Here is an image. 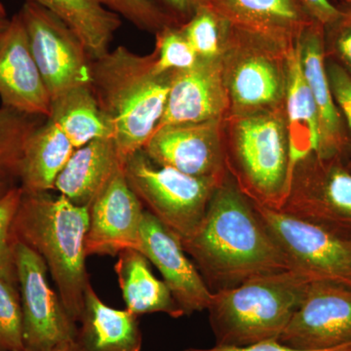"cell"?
Segmentation results:
<instances>
[{
  "label": "cell",
  "instance_id": "cell-20",
  "mask_svg": "<svg viewBox=\"0 0 351 351\" xmlns=\"http://www.w3.org/2000/svg\"><path fill=\"white\" fill-rule=\"evenodd\" d=\"M121 166L113 138H96L75 149L58 176L54 189L73 204L89 209Z\"/></svg>",
  "mask_w": 351,
  "mask_h": 351
},
{
  "label": "cell",
  "instance_id": "cell-37",
  "mask_svg": "<svg viewBox=\"0 0 351 351\" xmlns=\"http://www.w3.org/2000/svg\"><path fill=\"white\" fill-rule=\"evenodd\" d=\"M182 351H307L295 350L279 343L278 341H265L262 343H254V345L244 346H215L211 348H188ZM329 351H351V350H339Z\"/></svg>",
  "mask_w": 351,
  "mask_h": 351
},
{
  "label": "cell",
  "instance_id": "cell-6",
  "mask_svg": "<svg viewBox=\"0 0 351 351\" xmlns=\"http://www.w3.org/2000/svg\"><path fill=\"white\" fill-rule=\"evenodd\" d=\"M124 174L145 209L181 240L198 230L215 191L223 181L157 165L143 149L127 159Z\"/></svg>",
  "mask_w": 351,
  "mask_h": 351
},
{
  "label": "cell",
  "instance_id": "cell-40",
  "mask_svg": "<svg viewBox=\"0 0 351 351\" xmlns=\"http://www.w3.org/2000/svg\"><path fill=\"white\" fill-rule=\"evenodd\" d=\"M9 21H10V19H8L7 16L0 15V36H1L2 32L5 31L7 25L9 24Z\"/></svg>",
  "mask_w": 351,
  "mask_h": 351
},
{
  "label": "cell",
  "instance_id": "cell-8",
  "mask_svg": "<svg viewBox=\"0 0 351 351\" xmlns=\"http://www.w3.org/2000/svg\"><path fill=\"white\" fill-rule=\"evenodd\" d=\"M280 211L351 237V170L311 154L293 166Z\"/></svg>",
  "mask_w": 351,
  "mask_h": 351
},
{
  "label": "cell",
  "instance_id": "cell-11",
  "mask_svg": "<svg viewBox=\"0 0 351 351\" xmlns=\"http://www.w3.org/2000/svg\"><path fill=\"white\" fill-rule=\"evenodd\" d=\"M279 343L295 350H351V288L311 282Z\"/></svg>",
  "mask_w": 351,
  "mask_h": 351
},
{
  "label": "cell",
  "instance_id": "cell-7",
  "mask_svg": "<svg viewBox=\"0 0 351 351\" xmlns=\"http://www.w3.org/2000/svg\"><path fill=\"white\" fill-rule=\"evenodd\" d=\"M254 207L287 256L293 270L311 282L351 288L350 235L302 221L278 209L258 204Z\"/></svg>",
  "mask_w": 351,
  "mask_h": 351
},
{
  "label": "cell",
  "instance_id": "cell-29",
  "mask_svg": "<svg viewBox=\"0 0 351 351\" xmlns=\"http://www.w3.org/2000/svg\"><path fill=\"white\" fill-rule=\"evenodd\" d=\"M156 36L154 71L158 75L191 69L199 61L180 25H167Z\"/></svg>",
  "mask_w": 351,
  "mask_h": 351
},
{
  "label": "cell",
  "instance_id": "cell-15",
  "mask_svg": "<svg viewBox=\"0 0 351 351\" xmlns=\"http://www.w3.org/2000/svg\"><path fill=\"white\" fill-rule=\"evenodd\" d=\"M1 107L48 119L51 97L32 56L22 18L16 13L0 36Z\"/></svg>",
  "mask_w": 351,
  "mask_h": 351
},
{
  "label": "cell",
  "instance_id": "cell-35",
  "mask_svg": "<svg viewBox=\"0 0 351 351\" xmlns=\"http://www.w3.org/2000/svg\"><path fill=\"white\" fill-rule=\"evenodd\" d=\"M163 12L170 16L178 25L188 22L198 7L205 5L208 0H152Z\"/></svg>",
  "mask_w": 351,
  "mask_h": 351
},
{
  "label": "cell",
  "instance_id": "cell-32",
  "mask_svg": "<svg viewBox=\"0 0 351 351\" xmlns=\"http://www.w3.org/2000/svg\"><path fill=\"white\" fill-rule=\"evenodd\" d=\"M22 195L23 189L16 184L0 198V276L15 280L17 277L14 262L13 223Z\"/></svg>",
  "mask_w": 351,
  "mask_h": 351
},
{
  "label": "cell",
  "instance_id": "cell-41",
  "mask_svg": "<svg viewBox=\"0 0 351 351\" xmlns=\"http://www.w3.org/2000/svg\"><path fill=\"white\" fill-rule=\"evenodd\" d=\"M0 15L7 16L5 7H4L1 1H0Z\"/></svg>",
  "mask_w": 351,
  "mask_h": 351
},
{
  "label": "cell",
  "instance_id": "cell-14",
  "mask_svg": "<svg viewBox=\"0 0 351 351\" xmlns=\"http://www.w3.org/2000/svg\"><path fill=\"white\" fill-rule=\"evenodd\" d=\"M138 251L160 272L184 315L205 311L213 292L188 257L181 239L145 210Z\"/></svg>",
  "mask_w": 351,
  "mask_h": 351
},
{
  "label": "cell",
  "instance_id": "cell-21",
  "mask_svg": "<svg viewBox=\"0 0 351 351\" xmlns=\"http://www.w3.org/2000/svg\"><path fill=\"white\" fill-rule=\"evenodd\" d=\"M138 317L127 309L108 306L89 283L76 341L85 351H142Z\"/></svg>",
  "mask_w": 351,
  "mask_h": 351
},
{
  "label": "cell",
  "instance_id": "cell-9",
  "mask_svg": "<svg viewBox=\"0 0 351 351\" xmlns=\"http://www.w3.org/2000/svg\"><path fill=\"white\" fill-rule=\"evenodd\" d=\"M14 262L27 351H53L76 341L78 328L48 282L47 265L36 251L14 239Z\"/></svg>",
  "mask_w": 351,
  "mask_h": 351
},
{
  "label": "cell",
  "instance_id": "cell-3",
  "mask_svg": "<svg viewBox=\"0 0 351 351\" xmlns=\"http://www.w3.org/2000/svg\"><path fill=\"white\" fill-rule=\"evenodd\" d=\"M88 226V208L77 206L62 195L24 191L13 223L14 239L43 258L60 299L75 323L82 319L90 283L85 253Z\"/></svg>",
  "mask_w": 351,
  "mask_h": 351
},
{
  "label": "cell",
  "instance_id": "cell-13",
  "mask_svg": "<svg viewBox=\"0 0 351 351\" xmlns=\"http://www.w3.org/2000/svg\"><path fill=\"white\" fill-rule=\"evenodd\" d=\"M119 167L89 208L85 253L117 256L127 249L138 250L145 212Z\"/></svg>",
  "mask_w": 351,
  "mask_h": 351
},
{
  "label": "cell",
  "instance_id": "cell-18",
  "mask_svg": "<svg viewBox=\"0 0 351 351\" xmlns=\"http://www.w3.org/2000/svg\"><path fill=\"white\" fill-rule=\"evenodd\" d=\"M235 31L287 52L311 24L300 0H208Z\"/></svg>",
  "mask_w": 351,
  "mask_h": 351
},
{
  "label": "cell",
  "instance_id": "cell-12",
  "mask_svg": "<svg viewBox=\"0 0 351 351\" xmlns=\"http://www.w3.org/2000/svg\"><path fill=\"white\" fill-rule=\"evenodd\" d=\"M143 152L157 165L193 177L223 181L228 176L219 120L159 127Z\"/></svg>",
  "mask_w": 351,
  "mask_h": 351
},
{
  "label": "cell",
  "instance_id": "cell-36",
  "mask_svg": "<svg viewBox=\"0 0 351 351\" xmlns=\"http://www.w3.org/2000/svg\"><path fill=\"white\" fill-rule=\"evenodd\" d=\"M314 20L327 27L336 23L346 14L330 0H300Z\"/></svg>",
  "mask_w": 351,
  "mask_h": 351
},
{
  "label": "cell",
  "instance_id": "cell-28",
  "mask_svg": "<svg viewBox=\"0 0 351 351\" xmlns=\"http://www.w3.org/2000/svg\"><path fill=\"white\" fill-rule=\"evenodd\" d=\"M45 119L0 107V174L10 176L18 181L25 143Z\"/></svg>",
  "mask_w": 351,
  "mask_h": 351
},
{
  "label": "cell",
  "instance_id": "cell-10",
  "mask_svg": "<svg viewBox=\"0 0 351 351\" xmlns=\"http://www.w3.org/2000/svg\"><path fill=\"white\" fill-rule=\"evenodd\" d=\"M18 13L51 101L71 88L91 85L92 60L73 29L32 0Z\"/></svg>",
  "mask_w": 351,
  "mask_h": 351
},
{
  "label": "cell",
  "instance_id": "cell-30",
  "mask_svg": "<svg viewBox=\"0 0 351 351\" xmlns=\"http://www.w3.org/2000/svg\"><path fill=\"white\" fill-rule=\"evenodd\" d=\"M17 280L0 276V351H25Z\"/></svg>",
  "mask_w": 351,
  "mask_h": 351
},
{
  "label": "cell",
  "instance_id": "cell-34",
  "mask_svg": "<svg viewBox=\"0 0 351 351\" xmlns=\"http://www.w3.org/2000/svg\"><path fill=\"white\" fill-rule=\"evenodd\" d=\"M328 80L332 96L345 120L351 140V76L336 62H326ZM351 170V159L348 163Z\"/></svg>",
  "mask_w": 351,
  "mask_h": 351
},
{
  "label": "cell",
  "instance_id": "cell-16",
  "mask_svg": "<svg viewBox=\"0 0 351 351\" xmlns=\"http://www.w3.org/2000/svg\"><path fill=\"white\" fill-rule=\"evenodd\" d=\"M298 45L302 73L317 108L319 149L316 156L322 159H341L350 163V136L328 80L324 25L313 21L302 32Z\"/></svg>",
  "mask_w": 351,
  "mask_h": 351
},
{
  "label": "cell",
  "instance_id": "cell-19",
  "mask_svg": "<svg viewBox=\"0 0 351 351\" xmlns=\"http://www.w3.org/2000/svg\"><path fill=\"white\" fill-rule=\"evenodd\" d=\"M230 104L221 58L199 59L193 68L174 71L159 127L219 120Z\"/></svg>",
  "mask_w": 351,
  "mask_h": 351
},
{
  "label": "cell",
  "instance_id": "cell-39",
  "mask_svg": "<svg viewBox=\"0 0 351 351\" xmlns=\"http://www.w3.org/2000/svg\"><path fill=\"white\" fill-rule=\"evenodd\" d=\"M27 351V350H25ZM53 351H85L83 350L82 346L77 343V341H75L73 343H69V345L62 346V348H58V350H55Z\"/></svg>",
  "mask_w": 351,
  "mask_h": 351
},
{
  "label": "cell",
  "instance_id": "cell-38",
  "mask_svg": "<svg viewBox=\"0 0 351 351\" xmlns=\"http://www.w3.org/2000/svg\"><path fill=\"white\" fill-rule=\"evenodd\" d=\"M16 182L17 180L10 176L0 174V198L3 197L13 186H15L17 184Z\"/></svg>",
  "mask_w": 351,
  "mask_h": 351
},
{
  "label": "cell",
  "instance_id": "cell-2",
  "mask_svg": "<svg viewBox=\"0 0 351 351\" xmlns=\"http://www.w3.org/2000/svg\"><path fill=\"white\" fill-rule=\"evenodd\" d=\"M156 53L120 45L91 62V88L113 129L120 161L142 151L160 124L173 73L154 71Z\"/></svg>",
  "mask_w": 351,
  "mask_h": 351
},
{
  "label": "cell",
  "instance_id": "cell-4",
  "mask_svg": "<svg viewBox=\"0 0 351 351\" xmlns=\"http://www.w3.org/2000/svg\"><path fill=\"white\" fill-rule=\"evenodd\" d=\"M311 282L292 269L254 277L237 287L214 292L207 311L216 346L278 341Z\"/></svg>",
  "mask_w": 351,
  "mask_h": 351
},
{
  "label": "cell",
  "instance_id": "cell-25",
  "mask_svg": "<svg viewBox=\"0 0 351 351\" xmlns=\"http://www.w3.org/2000/svg\"><path fill=\"white\" fill-rule=\"evenodd\" d=\"M56 15L82 39L90 59H98L110 51L121 18L100 0H32Z\"/></svg>",
  "mask_w": 351,
  "mask_h": 351
},
{
  "label": "cell",
  "instance_id": "cell-17",
  "mask_svg": "<svg viewBox=\"0 0 351 351\" xmlns=\"http://www.w3.org/2000/svg\"><path fill=\"white\" fill-rule=\"evenodd\" d=\"M232 31L243 52L228 75L225 73L233 110L239 115L276 108L285 96V68L280 69L274 56L267 53L276 48L233 27Z\"/></svg>",
  "mask_w": 351,
  "mask_h": 351
},
{
  "label": "cell",
  "instance_id": "cell-1",
  "mask_svg": "<svg viewBox=\"0 0 351 351\" xmlns=\"http://www.w3.org/2000/svg\"><path fill=\"white\" fill-rule=\"evenodd\" d=\"M181 242L213 293L293 269L253 203L228 176L215 191L198 230Z\"/></svg>",
  "mask_w": 351,
  "mask_h": 351
},
{
  "label": "cell",
  "instance_id": "cell-23",
  "mask_svg": "<svg viewBox=\"0 0 351 351\" xmlns=\"http://www.w3.org/2000/svg\"><path fill=\"white\" fill-rule=\"evenodd\" d=\"M75 149L63 131L50 119L27 138L18 169V182L24 193H49Z\"/></svg>",
  "mask_w": 351,
  "mask_h": 351
},
{
  "label": "cell",
  "instance_id": "cell-33",
  "mask_svg": "<svg viewBox=\"0 0 351 351\" xmlns=\"http://www.w3.org/2000/svg\"><path fill=\"white\" fill-rule=\"evenodd\" d=\"M325 49H329L335 60L351 76V11L334 24L325 27Z\"/></svg>",
  "mask_w": 351,
  "mask_h": 351
},
{
  "label": "cell",
  "instance_id": "cell-22",
  "mask_svg": "<svg viewBox=\"0 0 351 351\" xmlns=\"http://www.w3.org/2000/svg\"><path fill=\"white\" fill-rule=\"evenodd\" d=\"M284 98L292 171L298 161L309 154H317L319 149L317 108L302 73L298 40L287 53Z\"/></svg>",
  "mask_w": 351,
  "mask_h": 351
},
{
  "label": "cell",
  "instance_id": "cell-24",
  "mask_svg": "<svg viewBox=\"0 0 351 351\" xmlns=\"http://www.w3.org/2000/svg\"><path fill=\"white\" fill-rule=\"evenodd\" d=\"M149 260L135 249L119 254L115 274L127 311L137 316L166 313L173 318L184 315L167 285L152 274Z\"/></svg>",
  "mask_w": 351,
  "mask_h": 351
},
{
  "label": "cell",
  "instance_id": "cell-26",
  "mask_svg": "<svg viewBox=\"0 0 351 351\" xmlns=\"http://www.w3.org/2000/svg\"><path fill=\"white\" fill-rule=\"evenodd\" d=\"M51 121L80 149L96 138H112L113 129L104 115L91 85L71 88L51 101Z\"/></svg>",
  "mask_w": 351,
  "mask_h": 351
},
{
  "label": "cell",
  "instance_id": "cell-27",
  "mask_svg": "<svg viewBox=\"0 0 351 351\" xmlns=\"http://www.w3.org/2000/svg\"><path fill=\"white\" fill-rule=\"evenodd\" d=\"M180 27L202 60L219 59L232 31L230 23L206 4L198 7L193 17Z\"/></svg>",
  "mask_w": 351,
  "mask_h": 351
},
{
  "label": "cell",
  "instance_id": "cell-31",
  "mask_svg": "<svg viewBox=\"0 0 351 351\" xmlns=\"http://www.w3.org/2000/svg\"><path fill=\"white\" fill-rule=\"evenodd\" d=\"M107 8L124 17L141 31L156 34L167 25H179L152 0H100Z\"/></svg>",
  "mask_w": 351,
  "mask_h": 351
},
{
  "label": "cell",
  "instance_id": "cell-5",
  "mask_svg": "<svg viewBox=\"0 0 351 351\" xmlns=\"http://www.w3.org/2000/svg\"><path fill=\"white\" fill-rule=\"evenodd\" d=\"M232 130L228 173L254 204L280 209L291 175L285 112L274 108L239 114Z\"/></svg>",
  "mask_w": 351,
  "mask_h": 351
},
{
  "label": "cell",
  "instance_id": "cell-42",
  "mask_svg": "<svg viewBox=\"0 0 351 351\" xmlns=\"http://www.w3.org/2000/svg\"><path fill=\"white\" fill-rule=\"evenodd\" d=\"M341 1L350 2V3H351V0H341Z\"/></svg>",
  "mask_w": 351,
  "mask_h": 351
}]
</instances>
